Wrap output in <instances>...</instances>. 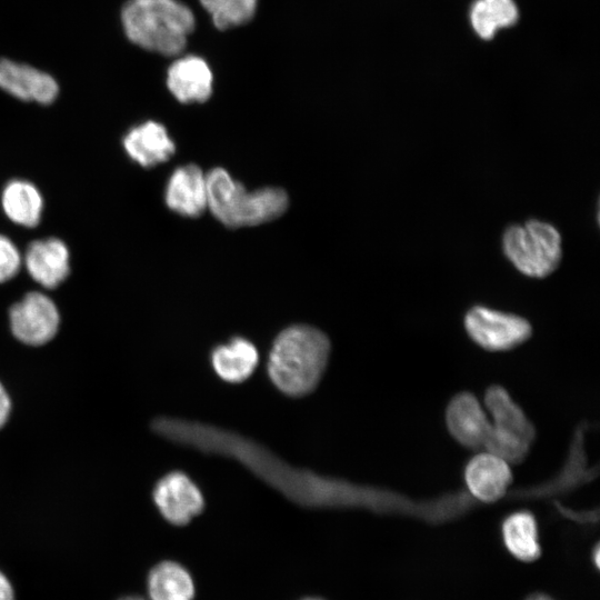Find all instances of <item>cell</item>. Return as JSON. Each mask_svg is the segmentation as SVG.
Segmentation results:
<instances>
[{
    "instance_id": "cell-1",
    "label": "cell",
    "mask_w": 600,
    "mask_h": 600,
    "mask_svg": "<svg viewBox=\"0 0 600 600\" xmlns=\"http://www.w3.org/2000/svg\"><path fill=\"white\" fill-rule=\"evenodd\" d=\"M152 429L179 444L238 460L291 501L311 508L407 509L404 497L388 490L298 469L264 446L222 428L177 418H158Z\"/></svg>"
},
{
    "instance_id": "cell-2",
    "label": "cell",
    "mask_w": 600,
    "mask_h": 600,
    "mask_svg": "<svg viewBox=\"0 0 600 600\" xmlns=\"http://www.w3.org/2000/svg\"><path fill=\"white\" fill-rule=\"evenodd\" d=\"M330 353V341L319 329L294 324L282 330L272 343L268 374L283 393L300 397L319 383Z\"/></svg>"
},
{
    "instance_id": "cell-3",
    "label": "cell",
    "mask_w": 600,
    "mask_h": 600,
    "mask_svg": "<svg viewBox=\"0 0 600 600\" xmlns=\"http://www.w3.org/2000/svg\"><path fill=\"white\" fill-rule=\"evenodd\" d=\"M121 22L130 41L163 56L181 53L196 26L191 9L178 0H128Z\"/></svg>"
},
{
    "instance_id": "cell-4",
    "label": "cell",
    "mask_w": 600,
    "mask_h": 600,
    "mask_svg": "<svg viewBox=\"0 0 600 600\" xmlns=\"http://www.w3.org/2000/svg\"><path fill=\"white\" fill-rule=\"evenodd\" d=\"M208 208L227 227L257 226L280 217L288 208V194L281 188L249 191L227 170L214 168L207 174Z\"/></svg>"
},
{
    "instance_id": "cell-5",
    "label": "cell",
    "mask_w": 600,
    "mask_h": 600,
    "mask_svg": "<svg viewBox=\"0 0 600 600\" xmlns=\"http://www.w3.org/2000/svg\"><path fill=\"white\" fill-rule=\"evenodd\" d=\"M502 249L508 260L523 274L544 278L562 258L561 236L550 223L529 220L506 229Z\"/></svg>"
},
{
    "instance_id": "cell-6",
    "label": "cell",
    "mask_w": 600,
    "mask_h": 600,
    "mask_svg": "<svg viewBox=\"0 0 600 600\" xmlns=\"http://www.w3.org/2000/svg\"><path fill=\"white\" fill-rule=\"evenodd\" d=\"M464 328L478 346L489 351L511 350L532 332L527 319L483 306H474L466 313Z\"/></svg>"
},
{
    "instance_id": "cell-7",
    "label": "cell",
    "mask_w": 600,
    "mask_h": 600,
    "mask_svg": "<svg viewBox=\"0 0 600 600\" xmlns=\"http://www.w3.org/2000/svg\"><path fill=\"white\" fill-rule=\"evenodd\" d=\"M12 334L28 346H42L54 338L60 314L54 302L41 292H28L9 310Z\"/></svg>"
},
{
    "instance_id": "cell-8",
    "label": "cell",
    "mask_w": 600,
    "mask_h": 600,
    "mask_svg": "<svg viewBox=\"0 0 600 600\" xmlns=\"http://www.w3.org/2000/svg\"><path fill=\"white\" fill-rule=\"evenodd\" d=\"M153 501L161 516L171 524H187L204 508L200 489L183 472L172 471L154 486Z\"/></svg>"
},
{
    "instance_id": "cell-9",
    "label": "cell",
    "mask_w": 600,
    "mask_h": 600,
    "mask_svg": "<svg viewBox=\"0 0 600 600\" xmlns=\"http://www.w3.org/2000/svg\"><path fill=\"white\" fill-rule=\"evenodd\" d=\"M463 478L471 498L479 502L491 503L507 494L512 472L507 461L486 451L468 461Z\"/></svg>"
},
{
    "instance_id": "cell-10",
    "label": "cell",
    "mask_w": 600,
    "mask_h": 600,
    "mask_svg": "<svg viewBox=\"0 0 600 600\" xmlns=\"http://www.w3.org/2000/svg\"><path fill=\"white\" fill-rule=\"evenodd\" d=\"M446 424L456 441L472 450L484 447L491 429L479 400L469 391L459 392L450 400Z\"/></svg>"
},
{
    "instance_id": "cell-11",
    "label": "cell",
    "mask_w": 600,
    "mask_h": 600,
    "mask_svg": "<svg viewBox=\"0 0 600 600\" xmlns=\"http://www.w3.org/2000/svg\"><path fill=\"white\" fill-rule=\"evenodd\" d=\"M0 88L20 100L42 104L54 101L59 92L49 73L6 58L0 59Z\"/></svg>"
},
{
    "instance_id": "cell-12",
    "label": "cell",
    "mask_w": 600,
    "mask_h": 600,
    "mask_svg": "<svg viewBox=\"0 0 600 600\" xmlns=\"http://www.w3.org/2000/svg\"><path fill=\"white\" fill-rule=\"evenodd\" d=\"M166 203L184 217H199L208 208L207 174L196 164L177 168L166 188Z\"/></svg>"
},
{
    "instance_id": "cell-13",
    "label": "cell",
    "mask_w": 600,
    "mask_h": 600,
    "mask_svg": "<svg viewBox=\"0 0 600 600\" xmlns=\"http://www.w3.org/2000/svg\"><path fill=\"white\" fill-rule=\"evenodd\" d=\"M213 76L209 64L193 54L174 60L167 72V86L182 103L203 102L212 93Z\"/></svg>"
},
{
    "instance_id": "cell-14",
    "label": "cell",
    "mask_w": 600,
    "mask_h": 600,
    "mask_svg": "<svg viewBox=\"0 0 600 600\" xmlns=\"http://www.w3.org/2000/svg\"><path fill=\"white\" fill-rule=\"evenodd\" d=\"M69 260L68 247L57 238L31 242L24 254V266L30 277L48 289L66 280L70 270Z\"/></svg>"
},
{
    "instance_id": "cell-15",
    "label": "cell",
    "mask_w": 600,
    "mask_h": 600,
    "mask_svg": "<svg viewBox=\"0 0 600 600\" xmlns=\"http://www.w3.org/2000/svg\"><path fill=\"white\" fill-rule=\"evenodd\" d=\"M123 147L128 156L144 168L167 161L176 151L167 129L156 121L131 128L123 138Z\"/></svg>"
},
{
    "instance_id": "cell-16",
    "label": "cell",
    "mask_w": 600,
    "mask_h": 600,
    "mask_svg": "<svg viewBox=\"0 0 600 600\" xmlns=\"http://www.w3.org/2000/svg\"><path fill=\"white\" fill-rule=\"evenodd\" d=\"M484 403L493 419V430L532 444L536 438L534 426L503 387H489Z\"/></svg>"
},
{
    "instance_id": "cell-17",
    "label": "cell",
    "mask_w": 600,
    "mask_h": 600,
    "mask_svg": "<svg viewBox=\"0 0 600 600\" xmlns=\"http://www.w3.org/2000/svg\"><path fill=\"white\" fill-rule=\"evenodd\" d=\"M259 361L257 348L249 340L236 337L217 346L211 352L216 373L227 382H242L254 371Z\"/></svg>"
},
{
    "instance_id": "cell-18",
    "label": "cell",
    "mask_w": 600,
    "mask_h": 600,
    "mask_svg": "<svg viewBox=\"0 0 600 600\" xmlns=\"http://www.w3.org/2000/svg\"><path fill=\"white\" fill-rule=\"evenodd\" d=\"M148 600H192L196 586L190 572L174 561L156 564L147 578Z\"/></svg>"
},
{
    "instance_id": "cell-19",
    "label": "cell",
    "mask_w": 600,
    "mask_h": 600,
    "mask_svg": "<svg viewBox=\"0 0 600 600\" xmlns=\"http://www.w3.org/2000/svg\"><path fill=\"white\" fill-rule=\"evenodd\" d=\"M501 532L507 550L518 560L530 562L540 557L538 524L530 511L509 514L502 522Z\"/></svg>"
},
{
    "instance_id": "cell-20",
    "label": "cell",
    "mask_w": 600,
    "mask_h": 600,
    "mask_svg": "<svg viewBox=\"0 0 600 600\" xmlns=\"http://www.w3.org/2000/svg\"><path fill=\"white\" fill-rule=\"evenodd\" d=\"M1 204L7 217L14 223L32 228L40 222L43 200L34 184L26 180H11L6 184Z\"/></svg>"
},
{
    "instance_id": "cell-21",
    "label": "cell",
    "mask_w": 600,
    "mask_h": 600,
    "mask_svg": "<svg viewBox=\"0 0 600 600\" xmlns=\"http://www.w3.org/2000/svg\"><path fill=\"white\" fill-rule=\"evenodd\" d=\"M518 20V9L513 0H477L471 8L470 21L477 34L489 40L501 28Z\"/></svg>"
},
{
    "instance_id": "cell-22",
    "label": "cell",
    "mask_w": 600,
    "mask_h": 600,
    "mask_svg": "<svg viewBox=\"0 0 600 600\" xmlns=\"http://www.w3.org/2000/svg\"><path fill=\"white\" fill-rule=\"evenodd\" d=\"M221 30L248 22L256 12L258 0H199Z\"/></svg>"
},
{
    "instance_id": "cell-23",
    "label": "cell",
    "mask_w": 600,
    "mask_h": 600,
    "mask_svg": "<svg viewBox=\"0 0 600 600\" xmlns=\"http://www.w3.org/2000/svg\"><path fill=\"white\" fill-rule=\"evenodd\" d=\"M21 267V256L14 243L0 234V283L13 278Z\"/></svg>"
},
{
    "instance_id": "cell-24",
    "label": "cell",
    "mask_w": 600,
    "mask_h": 600,
    "mask_svg": "<svg viewBox=\"0 0 600 600\" xmlns=\"http://www.w3.org/2000/svg\"><path fill=\"white\" fill-rule=\"evenodd\" d=\"M11 413V399L4 386L0 382V429L4 427Z\"/></svg>"
},
{
    "instance_id": "cell-25",
    "label": "cell",
    "mask_w": 600,
    "mask_h": 600,
    "mask_svg": "<svg viewBox=\"0 0 600 600\" xmlns=\"http://www.w3.org/2000/svg\"><path fill=\"white\" fill-rule=\"evenodd\" d=\"M14 588L9 578L0 570V600H14Z\"/></svg>"
},
{
    "instance_id": "cell-26",
    "label": "cell",
    "mask_w": 600,
    "mask_h": 600,
    "mask_svg": "<svg viewBox=\"0 0 600 600\" xmlns=\"http://www.w3.org/2000/svg\"><path fill=\"white\" fill-rule=\"evenodd\" d=\"M528 600H553V599H551L549 596L538 593V594H533V596L529 597Z\"/></svg>"
},
{
    "instance_id": "cell-27",
    "label": "cell",
    "mask_w": 600,
    "mask_h": 600,
    "mask_svg": "<svg viewBox=\"0 0 600 600\" xmlns=\"http://www.w3.org/2000/svg\"><path fill=\"white\" fill-rule=\"evenodd\" d=\"M119 600H147V599H144V598L140 597V596H126V597H123V598H121Z\"/></svg>"
},
{
    "instance_id": "cell-28",
    "label": "cell",
    "mask_w": 600,
    "mask_h": 600,
    "mask_svg": "<svg viewBox=\"0 0 600 600\" xmlns=\"http://www.w3.org/2000/svg\"><path fill=\"white\" fill-rule=\"evenodd\" d=\"M600 550H599V547L597 546L596 549H594V563L597 567H599V560H600Z\"/></svg>"
},
{
    "instance_id": "cell-29",
    "label": "cell",
    "mask_w": 600,
    "mask_h": 600,
    "mask_svg": "<svg viewBox=\"0 0 600 600\" xmlns=\"http://www.w3.org/2000/svg\"><path fill=\"white\" fill-rule=\"evenodd\" d=\"M304 600H319V599H304Z\"/></svg>"
}]
</instances>
